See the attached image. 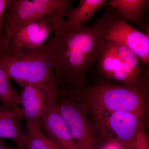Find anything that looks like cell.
Returning <instances> with one entry per match:
<instances>
[{
    "instance_id": "obj_1",
    "label": "cell",
    "mask_w": 149,
    "mask_h": 149,
    "mask_svg": "<svg viewBox=\"0 0 149 149\" xmlns=\"http://www.w3.org/2000/svg\"><path fill=\"white\" fill-rule=\"evenodd\" d=\"M120 17L115 10L108 8L93 26L75 29L67 27L64 19L52 18L54 34V69L58 88H81L86 73L97 62L105 41L103 35L113 22Z\"/></svg>"
},
{
    "instance_id": "obj_2",
    "label": "cell",
    "mask_w": 149,
    "mask_h": 149,
    "mask_svg": "<svg viewBox=\"0 0 149 149\" xmlns=\"http://www.w3.org/2000/svg\"><path fill=\"white\" fill-rule=\"evenodd\" d=\"M0 61L5 66L10 79L21 88L31 84L56 82L51 39L35 49L6 50L0 56Z\"/></svg>"
},
{
    "instance_id": "obj_3",
    "label": "cell",
    "mask_w": 149,
    "mask_h": 149,
    "mask_svg": "<svg viewBox=\"0 0 149 149\" xmlns=\"http://www.w3.org/2000/svg\"><path fill=\"white\" fill-rule=\"evenodd\" d=\"M148 86L147 79L135 85H118L104 83L80 91L85 96L93 114L116 111L130 112L143 120L145 114V92Z\"/></svg>"
},
{
    "instance_id": "obj_4",
    "label": "cell",
    "mask_w": 149,
    "mask_h": 149,
    "mask_svg": "<svg viewBox=\"0 0 149 149\" xmlns=\"http://www.w3.org/2000/svg\"><path fill=\"white\" fill-rule=\"evenodd\" d=\"M94 116L103 141L116 139L125 149H130L143 124L136 115L129 111H116Z\"/></svg>"
},
{
    "instance_id": "obj_5",
    "label": "cell",
    "mask_w": 149,
    "mask_h": 149,
    "mask_svg": "<svg viewBox=\"0 0 149 149\" xmlns=\"http://www.w3.org/2000/svg\"><path fill=\"white\" fill-rule=\"evenodd\" d=\"M21 112L26 123L40 121L58 97L56 82L27 85L22 88Z\"/></svg>"
},
{
    "instance_id": "obj_6",
    "label": "cell",
    "mask_w": 149,
    "mask_h": 149,
    "mask_svg": "<svg viewBox=\"0 0 149 149\" xmlns=\"http://www.w3.org/2000/svg\"><path fill=\"white\" fill-rule=\"evenodd\" d=\"M59 110L81 149H96L95 133L81 107L72 99L56 102Z\"/></svg>"
},
{
    "instance_id": "obj_7",
    "label": "cell",
    "mask_w": 149,
    "mask_h": 149,
    "mask_svg": "<svg viewBox=\"0 0 149 149\" xmlns=\"http://www.w3.org/2000/svg\"><path fill=\"white\" fill-rule=\"evenodd\" d=\"M105 41L125 46L134 52L143 63L149 64V35L135 29L119 17L110 24L104 32Z\"/></svg>"
},
{
    "instance_id": "obj_8",
    "label": "cell",
    "mask_w": 149,
    "mask_h": 149,
    "mask_svg": "<svg viewBox=\"0 0 149 149\" xmlns=\"http://www.w3.org/2000/svg\"><path fill=\"white\" fill-rule=\"evenodd\" d=\"M3 40L6 49L21 27L38 21L32 1L9 0L3 17Z\"/></svg>"
},
{
    "instance_id": "obj_9",
    "label": "cell",
    "mask_w": 149,
    "mask_h": 149,
    "mask_svg": "<svg viewBox=\"0 0 149 149\" xmlns=\"http://www.w3.org/2000/svg\"><path fill=\"white\" fill-rule=\"evenodd\" d=\"M52 31L51 17L29 23L16 32L6 50H20L40 47L45 44Z\"/></svg>"
},
{
    "instance_id": "obj_10",
    "label": "cell",
    "mask_w": 149,
    "mask_h": 149,
    "mask_svg": "<svg viewBox=\"0 0 149 149\" xmlns=\"http://www.w3.org/2000/svg\"><path fill=\"white\" fill-rule=\"evenodd\" d=\"M42 130L60 149H81L72 136L56 103L40 120Z\"/></svg>"
},
{
    "instance_id": "obj_11",
    "label": "cell",
    "mask_w": 149,
    "mask_h": 149,
    "mask_svg": "<svg viewBox=\"0 0 149 149\" xmlns=\"http://www.w3.org/2000/svg\"><path fill=\"white\" fill-rule=\"evenodd\" d=\"M97 63L100 72L108 78L123 85H135L123 71L120 58L111 41H105Z\"/></svg>"
},
{
    "instance_id": "obj_12",
    "label": "cell",
    "mask_w": 149,
    "mask_h": 149,
    "mask_svg": "<svg viewBox=\"0 0 149 149\" xmlns=\"http://www.w3.org/2000/svg\"><path fill=\"white\" fill-rule=\"evenodd\" d=\"M22 118L20 109L10 110L0 114V139L13 140L19 149H24L27 139L20 122Z\"/></svg>"
},
{
    "instance_id": "obj_13",
    "label": "cell",
    "mask_w": 149,
    "mask_h": 149,
    "mask_svg": "<svg viewBox=\"0 0 149 149\" xmlns=\"http://www.w3.org/2000/svg\"><path fill=\"white\" fill-rule=\"evenodd\" d=\"M107 3V0H80L77 7L73 8L65 21V25L71 29L82 27Z\"/></svg>"
},
{
    "instance_id": "obj_14",
    "label": "cell",
    "mask_w": 149,
    "mask_h": 149,
    "mask_svg": "<svg viewBox=\"0 0 149 149\" xmlns=\"http://www.w3.org/2000/svg\"><path fill=\"white\" fill-rule=\"evenodd\" d=\"M38 20L47 17L64 18L69 15L73 8L71 0H32Z\"/></svg>"
},
{
    "instance_id": "obj_15",
    "label": "cell",
    "mask_w": 149,
    "mask_h": 149,
    "mask_svg": "<svg viewBox=\"0 0 149 149\" xmlns=\"http://www.w3.org/2000/svg\"><path fill=\"white\" fill-rule=\"evenodd\" d=\"M149 3L148 0H111L108 5L121 15L125 21L131 20L139 24L143 22V13Z\"/></svg>"
},
{
    "instance_id": "obj_16",
    "label": "cell",
    "mask_w": 149,
    "mask_h": 149,
    "mask_svg": "<svg viewBox=\"0 0 149 149\" xmlns=\"http://www.w3.org/2000/svg\"><path fill=\"white\" fill-rule=\"evenodd\" d=\"M10 78L5 66L0 61V102L9 109H20V95L15 90L10 82Z\"/></svg>"
},
{
    "instance_id": "obj_17",
    "label": "cell",
    "mask_w": 149,
    "mask_h": 149,
    "mask_svg": "<svg viewBox=\"0 0 149 149\" xmlns=\"http://www.w3.org/2000/svg\"><path fill=\"white\" fill-rule=\"evenodd\" d=\"M26 144L24 149H60L44 133L40 121L27 123Z\"/></svg>"
},
{
    "instance_id": "obj_18",
    "label": "cell",
    "mask_w": 149,
    "mask_h": 149,
    "mask_svg": "<svg viewBox=\"0 0 149 149\" xmlns=\"http://www.w3.org/2000/svg\"><path fill=\"white\" fill-rule=\"evenodd\" d=\"M112 42L120 58L123 71L134 84H139L141 81L139 77L141 71L139 58L133 51L125 46Z\"/></svg>"
},
{
    "instance_id": "obj_19",
    "label": "cell",
    "mask_w": 149,
    "mask_h": 149,
    "mask_svg": "<svg viewBox=\"0 0 149 149\" xmlns=\"http://www.w3.org/2000/svg\"><path fill=\"white\" fill-rule=\"evenodd\" d=\"M131 148L133 149H149L148 139L143 124L139 129Z\"/></svg>"
},
{
    "instance_id": "obj_20",
    "label": "cell",
    "mask_w": 149,
    "mask_h": 149,
    "mask_svg": "<svg viewBox=\"0 0 149 149\" xmlns=\"http://www.w3.org/2000/svg\"><path fill=\"white\" fill-rule=\"evenodd\" d=\"M97 149H125L118 141L114 139L104 141Z\"/></svg>"
},
{
    "instance_id": "obj_21",
    "label": "cell",
    "mask_w": 149,
    "mask_h": 149,
    "mask_svg": "<svg viewBox=\"0 0 149 149\" xmlns=\"http://www.w3.org/2000/svg\"><path fill=\"white\" fill-rule=\"evenodd\" d=\"M3 24L0 23V56L2 55L6 51L3 40Z\"/></svg>"
},
{
    "instance_id": "obj_22",
    "label": "cell",
    "mask_w": 149,
    "mask_h": 149,
    "mask_svg": "<svg viewBox=\"0 0 149 149\" xmlns=\"http://www.w3.org/2000/svg\"><path fill=\"white\" fill-rule=\"evenodd\" d=\"M9 0H0V23L3 24L4 13Z\"/></svg>"
},
{
    "instance_id": "obj_23",
    "label": "cell",
    "mask_w": 149,
    "mask_h": 149,
    "mask_svg": "<svg viewBox=\"0 0 149 149\" xmlns=\"http://www.w3.org/2000/svg\"><path fill=\"white\" fill-rule=\"evenodd\" d=\"M0 149H19L18 148H13L8 146L5 142H4L2 139H0Z\"/></svg>"
},
{
    "instance_id": "obj_24",
    "label": "cell",
    "mask_w": 149,
    "mask_h": 149,
    "mask_svg": "<svg viewBox=\"0 0 149 149\" xmlns=\"http://www.w3.org/2000/svg\"><path fill=\"white\" fill-rule=\"evenodd\" d=\"M10 109L7 108L6 107L3 106L2 105H0V114L5 112L8 111V110H10Z\"/></svg>"
},
{
    "instance_id": "obj_25",
    "label": "cell",
    "mask_w": 149,
    "mask_h": 149,
    "mask_svg": "<svg viewBox=\"0 0 149 149\" xmlns=\"http://www.w3.org/2000/svg\"><path fill=\"white\" fill-rule=\"evenodd\" d=\"M130 149H133V148H130Z\"/></svg>"
}]
</instances>
